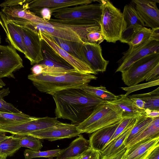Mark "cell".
<instances>
[{
    "mask_svg": "<svg viewBox=\"0 0 159 159\" xmlns=\"http://www.w3.org/2000/svg\"><path fill=\"white\" fill-rule=\"evenodd\" d=\"M3 84H4V83L2 81H0V88L2 87Z\"/></svg>",
    "mask_w": 159,
    "mask_h": 159,
    "instance_id": "681fc988",
    "label": "cell"
},
{
    "mask_svg": "<svg viewBox=\"0 0 159 159\" xmlns=\"http://www.w3.org/2000/svg\"><path fill=\"white\" fill-rule=\"evenodd\" d=\"M16 25L22 39L25 51V57L30 61L31 65L39 63L43 59L39 33L26 27Z\"/></svg>",
    "mask_w": 159,
    "mask_h": 159,
    "instance_id": "9c48e42d",
    "label": "cell"
},
{
    "mask_svg": "<svg viewBox=\"0 0 159 159\" xmlns=\"http://www.w3.org/2000/svg\"><path fill=\"white\" fill-rule=\"evenodd\" d=\"M145 159H159V146L153 149Z\"/></svg>",
    "mask_w": 159,
    "mask_h": 159,
    "instance_id": "7bdbcfd3",
    "label": "cell"
},
{
    "mask_svg": "<svg viewBox=\"0 0 159 159\" xmlns=\"http://www.w3.org/2000/svg\"><path fill=\"white\" fill-rule=\"evenodd\" d=\"M123 118L120 108L109 101L100 104L90 115L77 126L81 133H92L102 128L116 123Z\"/></svg>",
    "mask_w": 159,
    "mask_h": 159,
    "instance_id": "3957f363",
    "label": "cell"
},
{
    "mask_svg": "<svg viewBox=\"0 0 159 159\" xmlns=\"http://www.w3.org/2000/svg\"></svg>",
    "mask_w": 159,
    "mask_h": 159,
    "instance_id": "f5cc1de1",
    "label": "cell"
},
{
    "mask_svg": "<svg viewBox=\"0 0 159 159\" xmlns=\"http://www.w3.org/2000/svg\"><path fill=\"white\" fill-rule=\"evenodd\" d=\"M90 147L89 140L80 134L68 147L61 150L56 159H67L80 156Z\"/></svg>",
    "mask_w": 159,
    "mask_h": 159,
    "instance_id": "7402d4cb",
    "label": "cell"
},
{
    "mask_svg": "<svg viewBox=\"0 0 159 159\" xmlns=\"http://www.w3.org/2000/svg\"><path fill=\"white\" fill-rule=\"evenodd\" d=\"M0 25L5 32L7 40L10 45L25 55V51L22 39L17 30L16 24L8 19L1 11H0Z\"/></svg>",
    "mask_w": 159,
    "mask_h": 159,
    "instance_id": "d6986e66",
    "label": "cell"
},
{
    "mask_svg": "<svg viewBox=\"0 0 159 159\" xmlns=\"http://www.w3.org/2000/svg\"><path fill=\"white\" fill-rule=\"evenodd\" d=\"M0 159H7L6 157H0Z\"/></svg>",
    "mask_w": 159,
    "mask_h": 159,
    "instance_id": "f907efd6",
    "label": "cell"
},
{
    "mask_svg": "<svg viewBox=\"0 0 159 159\" xmlns=\"http://www.w3.org/2000/svg\"><path fill=\"white\" fill-rule=\"evenodd\" d=\"M159 28L152 29L145 27L140 28L128 43L129 48L126 52H129L138 47L151 38L159 40Z\"/></svg>",
    "mask_w": 159,
    "mask_h": 159,
    "instance_id": "484cf974",
    "label": "cell"
},
{
    "mask_svg": "<svg viewBox=\"0 0 159 159\" xmlns=\"http://www.w3.org/2000/svg\"><path fill=\"white\" fill-rule=\"evenodd\" d=\"M86 39L87 42L98 45L104 40L101 29L88 33L86 35Z\"/></svg>",
    "mask_w": 159,
    "mask_h": 159,
    "instance_id": "74e56055",
    "label": "cell"
},
{
    "mask_svg": "<svg viewBox=\"0 0 159 159\" xmlns=\"http://www.w3.org/2000/svg\"><path fill=\"white\" fill-rule=\"evenodd\" d=\"M130 98L133 101L138 108L141 110H145V102L143 101L138 98Z\"/></svg>",
    "mask_w": 159,
    "mask_h": 159,
    "instance_id": "ee69618b",
    "label": "cell"
},
{
    "mask_svg": "<svg viewBox=\"0 0 159 159\" xmlns=\"http://www.w3.org/2000/svg\"><path fill=\"white\" fill-rule=\"evenodd\" d=\"M94 1L92 0H26L22 6L36 15L41 9L45 7L49 8L52 12L62 8L91 4Z\"/></svg>",
    "mask_w": 159,
    "mask_h": 159,
    "instance_id": "9a60e30c",
    "label": "cell"
},
{
    "mask_svg": "<svg viewBox=\"0 0 159 159\" xmlns=\"http://www.w3.org/2000/svg\"><path fill=\"white\" fill-rule=\"evenodd\" d=\"M102 7L99 25L104 39L109 43L120 40L123 21L122 12L110 1L97 0Z\"/></svg>",
    "mask_w": 159,
    "mask_h": 159,
    "instance_id": "277c9868",
    "label": "cell"
},
{
    "mask_svg": "<svg viewBox=\"0 0 159 159\" xmlns=\"http://www.w3.org/2000/svg\"><path fill=\"white\" fill-rule=\"evenodd\" d=\"M41 39L42 53L43 59L39 64L49 67L61 68L69 70H75L70 64L62 58L44 40Z\"/></svg>",
    "mask_w": 159,
    "mask_h": 159,
    "instance_id": "ffe728a7",
    "label": "cell"
},
{
    "mask_svg": "<svg viewBox=\"0 0 159 159\" xmlns=\"http://www.w3.org/2000/svg\"><path fill=\"white\" fill-rule=\"evenodd\" d=\"M6 132L0 131V142L8 138L9 136L6 135Z\"/></svg>",
    "mask_w": 159,
    "mask_h": 159,
    "instance_id": "7dc6e473",
    "label": "cell"
},
{
    "mask_svg": "<svg viewBox=\"0 0 159 159\" xmlns=\"http://www.w3.org/2000/svg\"><path fill=\"white\" fill-rule=\"evenodd\" d=\"M1 37H0V43H1Z\"/></svg>",
    "mask_w": 159,
    "mask_h": 159,
    "instance_id": "816d5d0a",
    "label": "cell"
},
{
    "mask_svg": "<svg viewBox=\"0 0 159 159\" xmlns=\"http://www.w3.org/2000/svg\"><path fill=\"white\" fill-rule=\"evenodd\" d=\"M48 36L63 50L86 63V59L82 50L83 43L65 40L53 36Z\"/></svg>",
    "mask_w": 159,
    "mask_h": 159,
    "instance_id": "4316f807",
    "label": "cell"
},
{
    "mask_svg": "<svg viewBox=\"0 0 159 159\" xmlns=\"http://www.w3.org/2000/svg\"><path fill=\"white\" fill-rule=\"evenodd\" d=\"M82 50L86 63L93 70L97 73L106 70L109 61L103 57L100 45L84 42L82 43Z\"/></svg>",
    "mask_w": 159,
    "mask_h": 159,
    "instance_id": "2e32d148",
    "label": "cell"
},
{
    "mask_svg": "<svg viewBox=\"0 0 159 159\" xmlns=\"http://www.w3.org/2000/svg\"><path fill=\"white\" fill-rule=\"evenodd\" d=\"M110 102L120 108L122 112V117L133 116L136 118L145 111L138 108L125 94L116 96L115 99Z\"/></svg>",
    "mask_w": 159,
    "mask_h": 159,
    "instance_id": "d4e9b609",
    "label": "cell"
},
{
    "mask_svg": "<svg viewBox=\"0 0 159 159\" xmlns=\"http://www.w3.org/2000/svg\"><path fill=\"white\" fill-rule=\"evenodd\" d=\"M157 138H159V117L154 118L148 125L127 147L143 139Z\"/></svg>",
    "mask_w": 159,
    "mask_h": 159,
    "instance_id": "1f68e13d",
    "label": "cell"
},
{
    "mask_svg": "<svg viewBox=\"0 0 159 159\" xmlns=\"http://www.w3.org/2000/svg\"><path fill=\"white\" fill-rule=\"evenodd\" d=\"M21 147L27 148L35 151H39L43 147L40 139L30 135H18Z\"/></svg>",
    "mask_w": 159,
    "mask_h": 159,
    "instance_id": "836d02e7",
    "label": "cell"
},
{
    "mask_svg": "<svg viewBox=\"0 0 159 159\" xmlns=\"http://www.w3.org/2000/svg\"><path fill=\"white\" fill-rule=\"evenodd\" d=\"M122 14L123 24L120 41L128 44L136 32L145 26L131 4L124 6Z\"/></svg>",
    "mask_w": 159,
    "mask_h": 159,
    "instance_id": "4fadbf2b",
    "label": "cell"
},
{
    "mask_svg": "<svg viewBox=\"0 0 159 159\" xmlns=\"http://www.w3.org/2000/svg\"><path fill=\"white\" fill-rule=\"evenodd\" d=\"M81 155H81L80 156H77V157H73L68 158V159H80V158L81 157Z\"/></svg>",
    "mask_w": 159,
    "mask_h": 159,
    "instance_id": "c3c4849f",
    "label": "cell"
},
{
    "mask_svg": "<svg viewBox=\"0 0 159 159\" xmlns=\"http://www.w3.org/2000/svg\"><path fill=\"white\" fill-rule=\"evenodd\" d=\"M28 78L40 92L52 95L54 93L72 88L83 89L97 77L93 74L75 70L64 73L29 75Z\"/></svg>",
    "mask_w": 159,
    "mask_h": 159,
    "instance_id": "7a4b0ae2",
    "label": "cell"
},
{
    "mask_svg": "<svg viewBox=\"0 0 159 159\" xmlns=\"http://www.w3.org/2000/svg\"><path fill=\"white\" fill-rule=\"evenodd\" d=\"M86 91L105 101H111L115 99L116 96L107 90L104 86L94 87L89 85L82 89Z\"/></svg>",
    "mask_w": 159,
    "mask_h": 159,
    "instance_id": "d6a6232c",
    "label": "cell"
},
{
    "mask_svg": "<svg viewBox=\"0 0 159 159\" xmlns=\"http://www.w3.org/2000/svg\"><path fill=\"white\" fill-rule=\"evenodd\" d=\"M135 119L136 118L133 116L123 117L114 134L107 144L133 124Z\"/></svg>",
    "mask_w": 159,
    "mask_h": 159,
    "instance_id": "8d00e7d4",
    "label": "cell"
},
{
    "mask_svg": "<svg viewBox=\"0 0 159 159\" xmlns=\"http://www.w3.org/2000/svg\"><path fill=\"white\" fill-rule=\"evenodd\" d=\"M134 123L106 145L100 152V159L113 156L126 148L124 142L130 133Z\"/></svg>",
    "mask_w": 159,
    "mask_h": 159,
    "instance_id": "603a6c76",
    "label": "cell"
},
{
    "mask_svg": "<svg viewBox=\"0 0 159 159\" xmlns=\"http://www.w3.org/2000/svg\"><path fill=\"white\" fill-rule=\"evenodd\" d=\"M121 120L93 132L89 140L90 147L96 151L101 152L110 139Z\"/></svg>",
    "mask_w": 159,
    "mask_h": 159,
    "instance_id": "44dd1931",
    "label": "cell"
},
{
    "mask_svg": "<svg viewBox=\"0 0 159 159\" xmlns=\"http://www.w3.org/2000/svg\"><path fill=\"white\" fill-rule=\"evenodd\" d=\"M80 159H100V153L90 147L82 154Z\"/></svg>",
    "mask_w": 159,
    "mask_h": 159,
    "instance_id": "f35d334b",
    "label": "cell"
},
{
    "mask_svg": "<svg viewBox=\"0 0 159 159\" xmlns=\"http://www.w3.org/2000/svg\"><path fill=\"white\" fill-rule=\"evenodd\" d=\"M1 11L8 17L20 19L37 23L45 22L42 18L30 12L22 5L4 7Z\"/></svg>",
    "mask_w": 159,
    "mask_h": 159,
    "instance_id": "cb8c5ba5",
    "label": "cell"
},
{
    "mask_svg": "<svg viewBox=\"0 0 159 159\" xmlns=\"http://www.w3.org/2000/svg\"><path fill=\"white\" fill-rule=\"evenodd\" d=\"M10 91L8 88L3 89L0 90V112L20 113L21 111L16 108L12 104L6 102L3 97L7 95Z\"/></svg>",
    "mask_w": 159,
    "mask_h": 159,
    "instance_id": "d590c367",
    "label": "cell"
},
{
    "mask_svg": "<svg viewBox=\"0 0 159 159\" xmlns=\"http://www.w3.org/2000/svg\"><path fill=\"white\" fill-rule=\"evenodd\" d=\"M23 26L48 36L62 39L83 43L84 40L78 34L81 30L79 26L69 25L53 21L50 20L44 23H37L25 20Z\"/></svg>",
    "mask_w": 159,
    "mask_h": 159,
    "instance_id": "5b68a950",
    "label": "cell"
},
{
    "mask_svg": "<svg viewBox=\"0 0 159 159\" xmlns=\"http://www.w3.org/2000/svg\"><path fill=\"white\" fill-rule=\"evenodd\" d=\"M126 149L125 148L123 149L113 156L104 157L101 159H122Z\"/></svg>",
    "mask_w": 159,
    "mask_h": 159,
    "instance_id": "f6af8a7d",
    "label": "cell"
},
{
    "mask_svg": "<svg viewBox=\"0 0 159 159\" xmlns=\"http://www.w3.org/2000/svg\"><path fill=\"white\" fill-rule=\"evenodd\" d=\"M159 80V64L156 65L150 72L146 79V81L152 82Z\"/></svg>",
    "mask_w": 159,
    "mask_h": 159,
    "instance_id": "ab89813d",
    "label": "cell"
},
{
    "mask_svg": "<svg viewBox=\"0 0 159 159\" xmlns=\"http://www.w3.org/2000/svg\"><path fill=\"white\" fill-rule=\"evenodd\" d=\"M159 2L158 0H133L131 4L145 26L155 29L159 28V10L157 5Z\"/></svg>",
    "mask_w": 159,
    "mask_h": 159,
    "instance_id": "7c38bea8",
    "label": "cell"
},
{
    "mask_svg": "<svg viewBox=\"0 0 159 159\" xmlns=\"http://www.w3.org/2000/svg\"><path fill=\"white\" fill-rule=\"evenodd\" d=\"M39 33L41 38L44 40L54 51L62 58L70 64L77 71L80 72L97 75L86 63L74 57L59 47L48 35L41 32Z\"/></svg>",
    "mask_w": 159,
    "mask_h": 159,
    "instance_id": "ac0fdd59",
    "label": "cell"
},
{
    "mask_svg": "<svg viewBox=\"0 0 159 159\" xmlns=\"http://www.w3.org/2000/svg\"><path fill=\"white\" fill-rule=\"evenodd\" d=\"M102 12L100 3L89 4L60 8L51 12L57 19L82 20L99 24Z\"/></svg>",
    "mask_w": 159,
    "mask_h": 159,
    "instance_id": "52a82bcc",
    "label": "cell"
},
{
    "mask_svg": "<svg viewBox=\"0 0 159 159\" xmlns=\"http://www.w3.org/2000/svg\"><path fill=\"white\" fill-rule=\"evenodd\" d=\"M153 118L148 117L145 111L136 118L131 131L124 142L126 148L148 125Z\"/></svg>",
    "mask_w": 159,
    "mask_h": 159,
    "instance_id": "83f0119b",
    "label": "cell"
},
{
    "mask_svg": "<svg viewBox=\"0 0 159 159\" xmlns=\"http://www.w3.org/2000/svg\"><path fill=\"white\" fill-rule=\"evenodd\" d=\"M23 67V60L15 48L10 45H0V80L5 77L14 78L13 73Z\"/></svg>",
    "mask_w": 159,
    "mask_h": 159,
    "instance_id": "8fae6325",
    "label": "cell"
},
{
    "mask_svg": "<svg viewBox=\"0 0 159 159\" xmlns=\"http://www.w3.org/2000/svg\"><path fill=\"white\" fill-rule=\"evenodd\" d=\"M21 147L18 135L10 136L0 142V157L11 156Z\"/></svg>",
    "mask_w": 159,
    "mask_h": 159,
    "instance_id": "4dcf8cb0",
    "label": "cell"
},
{
    "mask_svg": "<svg viewBox=\"0 0 159 159\" xmlns=\"http://www.w3.org/2000/svg\"><path fill=\"white\" fill-rule=\"evenodd\" d=\"M22 112L11 113L0 112V126H7L20 124L36 119Z\"/></svg>",
    "mask_w": 159,
    "mask_h": 159,
    "instance_id": "f1b7e54d",
    "label": "cell"
},
{
    "mask_svg": "<svg viewBox=\"0 0 159 159\" xmlns=\"http://www.w3.org/2000/svg\"><path fill=\"white\" fill-rule=\"evenodd\" d=\"M61 149H55L46 151H35L30 149H25L24 153L25 159H31L36 157L51 158L57 157L61 151Z\"/></svg>",
    "mask_w": 159,
    "mask_h": 159,
    "instance_id": "e575fe53",
    "label": "cell"
},
{
    "mask_svg": "<svg viewBox=\"0 0 159 159\" xmlns=\"http://www.w3.org/2000/svg\"><path fill=\"white\" fill-rule=\"evenodd\" d=\"M159 52V40L151 38L138 47L123 53L117 62L118 67L115 72L126 70L133 63L151 54Z\"/></svg>",
    "mask_w": 159,
    "mask_h": 159,
    "instance_id": "30bf717a",
    "label": "cell"
},
{
    "mask_svg": "<svg viewBox=\"0 0 159 159\" xmlns=\"http://www.w3.org/2000/svg\"><path fill=\"white\" fill-rule=\"evenodd\" d=\"M40 14L41 16V17L44 21H48L51 18L52 13L49 8L45 7L41 9L36 15L39 16Z\"/></svg>",
    "mask_w": 159,
    "mask_h": 159,
    "instance_id": "60d3db41",
    "label": "cell"
},
{
    "mask_svg": "<svg viewBox=\"0 0 159 159\" xmlns=\"http://www.w3.org/2000/svg\"><path fill=\"white\" fill-rule=\"evenodd\" d=\"M129 98L140 99L145 102L144 109L159 111V87L147 93L128 96Z\"/></svg>",
    "mask_w": 159,
    "mask_h": 159,
    "instance_id": "f546056e",
    "label": "cell"
},
{
    "mask_svg": "<svg viewBox=\"0 0 159 159\" xmlns=\"http://www.w3.org/2000/svg\"><path fill=\"white\" fill-rule=\"evenodd\" d=\"M52 95L56 105V117L70 120L77 126L90 115L97 105L106 102L81 88L66 89Z\"/></svg>",
    "mask_w": 159,
    "mask_h": 159,
    "instance_id": "6da1fadb",
    "label": "cell"
},
{
    "mask_svg": "<svg viewBox=\"0 0 159 159\" xmlns=\"http://www.w3.org/2000/svg\"><path fill=\"white\" fill-rule=\"evenodd\" d=\"M147 116L150 118L159 117V111H152L149 110H145Z\"/></svg>",
    "mask_w": 159,
    "mask_h": 159,
    "instance_id": "bcb514c9",
    "label": "cell"
},
{
    "mask_svg": "<svg viewBox=\"0 0 159 159\" xmlns=\"http://www.w3.org/2000/svg\"><path fill=\"white\" fill-rule=\"evenodd\" d=\"M63 123L56 117H37L18 124L1 126L0 131L14 135H28L32 132L57 126Z\"/></svg>",
    "mask_w": 159,
    "mask_h": 159,
    "instance_id": "ba28073f",
    "label": "cell"
},
{
    "mask_svg": "<svg viewBox=\"0 0 159 159\" xmlns=\"http://www.w3.org/2000/svg\"><path fill=\"white\" fill-rule=\"evenodd\" d=\"M159 64V52L146 56L132 64L121 72L122 80L128 87L137 85L145 80L151 70Z\"/></svg>",
    "mask_w": 159,
    "mask_h": 159,
    "instance_id": "8992f818",
    "label": "cell"
},
{
    "mask_svg": "<svg viewBox=\"0 0 159 159\" xmlns=\"http://www.w3.org/2000/svg\"><path fill=\"white\" fill-rule=\"evenodd\" d=\"M158 146L159 138L142 140L127 148L122 159H145Z\"/></svg>",
    "mask_w": 159,
    "mask_h": 159,
    "instance_id": "e0dca14e",
    "label": "cell"
},
{
    "mask_svg": "<svg viewBox=\"0 0 159 159\" xmlns=\"http://www.w3.org/2000/svg\"><path fill=\"white\" fill-rule=\"evenodd\" d=\"M82 134L77 129V126L72 124L63 123L53 128L32 132L28 135L39 139L52 141L66 138H71Z\"/></svg>",
    "mask_w": 159,
    "mask_h": 159,
    "instance_id": "5bb4252c",
    "label": "cell"
},
{
    "mask_svg": "<svg viewBox=\"0 0 159 159\" xmlns=\"http://www.w3.org/2000/svg\"><path fill=\"white\" fill-rule=\"evenodd\" d=\"M26 0H7L0 4L1 7L14 6L18 5H22Z\"/></svg>",
    "mask_w": 159,
    "mask_h": 159,
    "instance_id": "b9f144b4",
    "label": "cell"
}]
</instances>
